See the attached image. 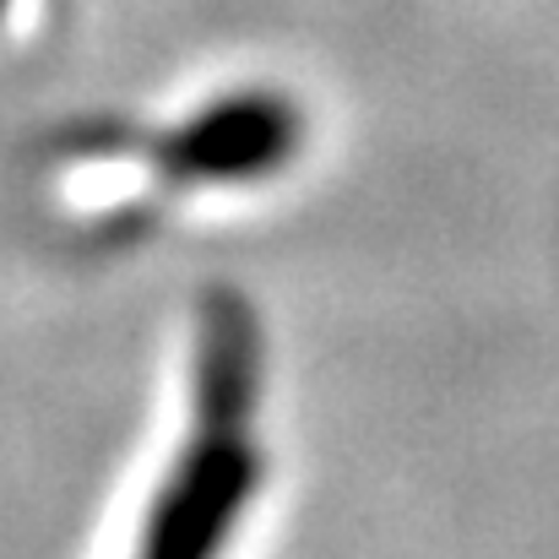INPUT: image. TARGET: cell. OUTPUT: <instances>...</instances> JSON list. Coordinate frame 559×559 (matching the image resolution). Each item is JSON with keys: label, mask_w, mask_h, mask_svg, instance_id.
<instances>
[{"label": "cell", "mask_w": 559, "mask_h": 559, "mask_svg": "<svg viewBox=\"0 0 559 559\" xmlns=\"http://www.w3.org/2000/svg\"><path fill=\"white\" fill-rule=\"evenodd\" d=\"M261 402V332L234 288H212L195 316L190 359V440L169 462L136 559H223L234 527L245 522L266 456L250 435Z\"/></svg>", "instance_id": "cell-1"}, {"label": "cell", "mask_w": 559, "mask_h": 559, "mask_svg": "<svg viewBox=\"0 0 559 559\" xmlns=\"http://www.w3.org/2000/svg\"><path fill=\"white\" fill-rule=\"evenodd\" d=\"M305 147V109L277 87H234L206 98L158 142V169L175 186L239 190L283 175Z\"/></svg>", "instance_id": "cell-2"}]
</instances>
